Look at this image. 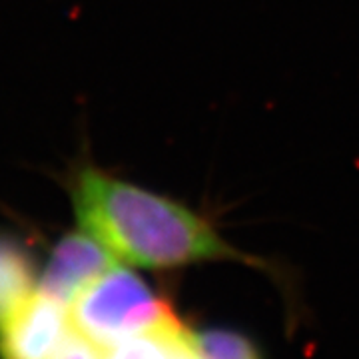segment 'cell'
<instances>
[{"label":"cell","instance_id":"obj_1","mask_svg":"<svg viewBox=\"0 0 359 359\" xmlns=\"http://www.w3.org/2000/svg\"><path fill=\"white\" fill-rule=\"evenodd\" d=\"M78 224L116 259L148 269H174L202 262L259 259L224 240L214 224L174 198L120 180L96 166H82L70 182Z\"/></svg>","mask_w":359,"mask_h":359},{"label":"cell","instance_id":"obj_2","mask_svg":"<svg viewBox=\"0 0 359 359\" xmlns=\"http://www.w3.org/2000/svg\"><path fill=\"white\" fill-rule=\"evenodd\" d=\"M72 302V327L104 349L176 313L138 273L118 268V264L88 283Z\"/></svg>","mask_w":359,"mask_h":359},{"label":"cell","instance_id":"obj_3","mask_svg":"<svg viewBox=\"0 0 359 359\" xmlns=\"http://www.w3.org/2000/svg\"><path fill=\"white\" fill-rule=\"evenodd\" d=\"M66 304L32 294L0 321V359H52L70 332Z\"/></svg>","mask_w":359,"mask_h":359},{"label":"cell","instance_id":"obj_4","mask_svg":"<svg viewBox=\"0 0 359 359\" xmlns=\"http://www.w3.org/2000/svg\"><path fill=\"white\" fill-rule=\"evenodd\" d=\"M116 264L114 254L88 231L68 233L52 250L40 278V292L68 304Z\"/></svg>","mask_w":359,"mask_h":359},{"label":"cell","instance_id":"obj_5","mask_svg":"<svg viewBox=\"0 0 359 359\" xmlns=\"http://www.w3.org/2000/svg\"><path fill=\"white\" fill-rule=\"evenodd\" d=\"M106 359H204L198 334L188 330L176 313L154 327L130 335L106 349Z\"/></svg>","mask_w":359,"mask_h":359},{"label":"cell","instance_id":"obj_6","mask_svg":"<svg viewBox=\"0 0 359 359\" xmlns=\"http://www.w3.org/2000/svg\"><path fill=\"white\" fill-rule=\"evenodd\" d=\"M34 280L30 250L16 236L0 231V321L34 294Z\"/></svg>","mask_w":359,"mask_h":359},{"label":"cell","instance_id":"obj_7","mask_svg":"<svg viewBox=\"0 0 359 359\" xmlns=\"http://www.w3.org/2000/svg\"><path fill=\"white\" fill-rule=\"evenodd\" d=\"M198 344L204 359H262L248 337L226 330L198 334Z\"/></svg>","mask_w":359,"mask_h":359},{"label":"cell","instance_id":"obj_8","mask_svg":"<svg viewBox=\"0 0 359 359\" xmlns=\"http://www.w3.org/2000/svg\"><path fill=\"white\" fill-rule=\"evenodd\" d=\"M52 359H106V349L90 341L86 335L76 332L74 327H70L62 346L58 347Z\"/></svg>","mask_w":359,"mask_h":359}]
</instances>
